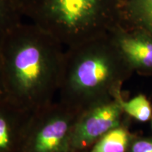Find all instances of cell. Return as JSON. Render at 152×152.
Here are the masks:
<instances>
[{"label":"cell","mask_w":152,"mask_h":152,"mask_svg":"<svg viewBox=\"0 0 152 152\" xmlns=\"http://www.w3.org/2000/svg\"><path fill=\"white\" fill-rule=\"evenodd\" d=\"M64 45L35 26L20 23L0 45V58L8 98L35 112L58 95Z\"/></svg>","instance_id":"1"},{"label":"cell","mask_w":152,"mask_h":152,"mask_svg":"<svg viewBox=\"0 0 152 152\" xmlns=\"http://www.w3.org/2000/svg\"><path fill=\"white\" fill-rule=\"evenodd\" d=\"M97 37L66 47L64 53L58 102L80 112L120 94L126 61L113 42L108 45Z\"/></svg>","instance_id":"2"},{"label":"cell","mask_w":152,"mask_h":152,"mask_svg":"<svg viewBox=\"0 0 152 152\" xmlns=\"http://www.w3.org/2000/svg\"><path fill=\"white\" fill-rule=\"evenodd\" d=\"M110 0H18L23 16L66 47L98 37Z\"/></svg>","instance_id":"3"},{"label":"cell","mask_w":152,"mask_h":152,"mask_svg":"<svg viewBox=\"0 0 152 152\" xmlns=\"http://www.w3.org/2000/svg\"><path fill=\"white\" fill-rule=\"evenodd\" d=\"M80 113L58 101L34 112L22 152H72V134Z\"/></svg>","instance_id":"4"},{"label":"cell","mask_w":152,"mask_h":152,"mask_svg":"<svg viewBox=\"0 0 152 152\" xmlns=\"http://www.w3.org/2000/svg\"><path fill=\"white\" fill-rule=\"evenodd\" d=\"M119 95L93 104L81 112L72 134V152H87L106 133L121 125L123 110Z\"/></svg>","instance_id":"5"},{"label":"cell","mask_w":152,"mask_h":152,"mask_svg":"<svg viewBox=\"0 0 152 152\" xmlns=\"http://www.w3.org/2000/svg\"><path fill=\"white\" fill-rule=\"evenodd\" d=\"M34 112L7 99L0 102V152H22Z\"/></svg>","instance_id":"6"},{"label":"cell","mask_w":152,"mask_h":152,"mask_svg":"<svg viewBox=\"0 0 152 152\" xmlns=\"http://www.w3.org/2000/svg\"><path fill=\"white\" fill-rule=\"evenodd\" d=\"M114 45L128 64L142 68H152V40L119 34Z\"/></svg>","instance_id":"7"},{"label":"cell","mask_w":152,"mask_h":152,"mask_svg":"<svg viewBox=\"0 0 152 152\" xmlns=\"http://www.w3.org/2000/svg\"><path fill=\"white\" fill-rule=\"evenodd\" d=\"M132 140L122 125L106 133L87 152H127Z\"/></svg>","instance_id":"8"},{"label":"cell","mask_w":152,"mask_h":152,"mask_svg":"<svg viewBox=\"0 0 152 152\" xmlns=\"http://www.w3.org/2000/svg\"><path fill=\"white\" fill-rule=\"evenodd\" d=\"M23 16L18 0H0V45Z\"/></svg>","instance_id":"9"},{"label":"cell","mask_w":152,"mask_h":152,"mask_svg":"<svg viewBox=\"0 0 152 152\" xmlns=\"http://www.w3.org/2000/svg\"><path fill=\"white\" fill-rule=\"evenodd\" d=\"M118 99L123 112H125L141 122H145L151 118L152 107L149 101L143 94H139L129 101H124L119 95Z\"/></svg>","instance_id":"10"},{"label":"cell","mask_w":152,"mask_h":152,"mask_svg":"<svg viewBox=\"0 0 152 152\" xmlns=\"http://www.w3.org/2000/svg\"><path fill=\"white\" fill-rule=\"evenodd\" d=\"M127 10L140 18L152 30V0H132Z\"/></svg>","instance_id":"11"},{"label":"cell","mask_w":152,"mask_h":152,"mask_svg":"<svg viewBox=\"0 0 152 152\" xmlns=\"http://www.w3.org/2000/svg\"><path fill=\"white\" fill-rule=\"evenodd\" d=\"M127 152H152V138L132 141Z\"/></svg>","instance_id":"12"},{"label":"cell","mask_w":152,"mask_h":152,"mask_svg":"<svg viewBox=\"0 0 152 152\" xmlns=\"http://www.w3.org/2000/svg\"><path fill=\"white\" fill-rule=\"evenodd\" d=\"M8 99L7 89L5 86L4 78L2 66H1V58H0V102Z\"/></svg>","instance_id":"13"}]
</instances>
